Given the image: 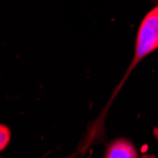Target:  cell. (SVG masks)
Segmentation results:
<instances>
[{
	"label": "cell",
	"instance_id": "6da1fadb",
	"mask_svg": "<svg viewBox=\"0 0 158 158\" xmlns=\"http://www.w3.org/2000/svg\"><path fill=\"white\" fill-rule=\"evenodd\" d=\"M158 48V6L143 19L137 33L133 65Z\"/></svg>",
	"mask_w": 158,
	"mask_h": 158
},
{
	"label": "cell",
	"instance_id": "7a4b0ae2",
	"mask_svg": "<svg viewBox=\"0 0 158 158\" xmlns=\"http://www.w3.org/2000/svg\"><path fill=\"white\" fill-rule=\"evenodd\" d=\"M107 158H137V152L129 141H114L107 151Z\"/></svg>",
	"mask_w": 158,
	"mask_h": 158
},
{
	"label": "cell",
	"instance_id": "3957f363",
	"mask_svg": "<svg viewBox=\"0 0 158 158\" xmlns=\"http://www.w3.org/2000/svg\"><path fill=\"white\" fill-rule=\"evenodd\" d=\"M10 139V132L9 130V128L1 125L0 126V150L3 151Z\"/></svg>",
	"mask_w": 158,
	"mask_h": 158
},
{
	"label": "cell",
	"instance_id": "277c9868",
	"mask_svg": "<svg viewBox=\"0 0 158 158\" xmlns=\"http://www.w3.org/2000/svg\"><path fill=\"white\" fill-rule=\"evenodd\" d=\"M141 158H154L153 156H151V155H145V156H143Z\"/></svg>",
	"mask_w": 158,
	"mask_h": 158
}]
</instances>
